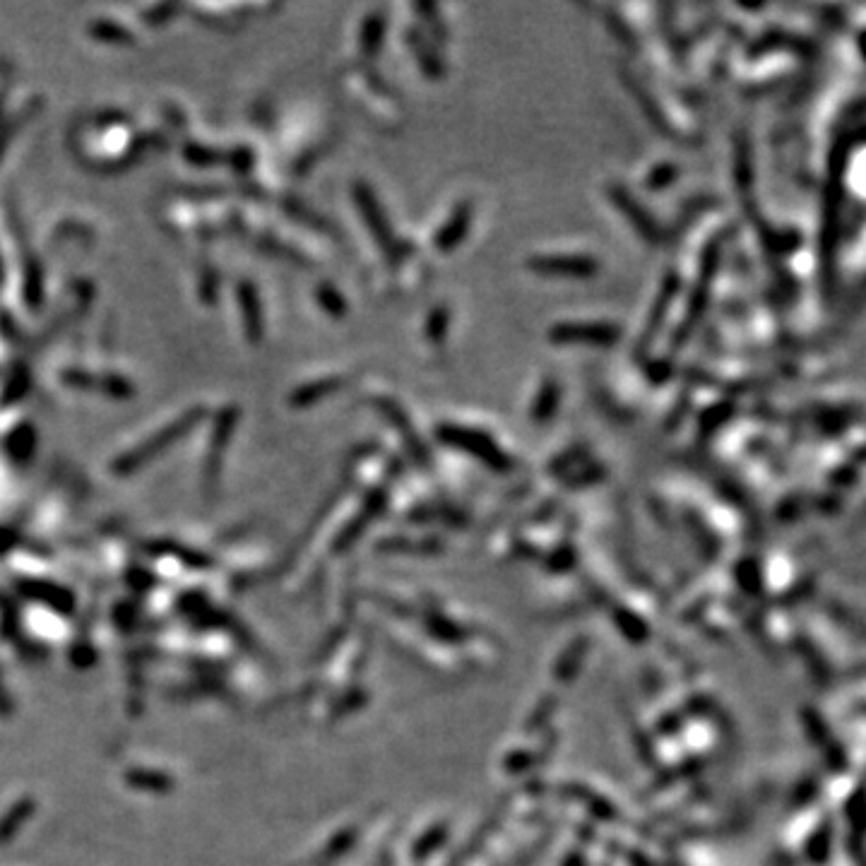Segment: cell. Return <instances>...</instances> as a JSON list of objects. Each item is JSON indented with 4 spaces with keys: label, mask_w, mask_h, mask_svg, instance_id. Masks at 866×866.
<instances>
[{
    "label": "cell",
    "mask_w": 866,
    "mask_h": 866,
    "mask_svg": "<svg viewBox=\"0 0 866 866\" xmlns=\"http://www.w3.org/2000/svg\"><path fill=\"white\" fill-rule=\"evenodd\" d=\"M438 438L448 445H455L460 451L474 452L479 458L489 460L491 464H503L508 462V458L503 455V451H499V445L493 441L489 433L479 429H467V426H452V423H445L438 429Z\"/></svg>",
    "instance_id": "obj_1"
},
{
    "label": "cell",
    "mask_w": 866,
    "mask_h": 866,
    "mask_svg": "<svg viewBox=\"0 0 866 866\" xmlns=\"http://www.w3.org/2000/svg\"><path fill=\"white\" fill-rule=\"evenodd\" d=\"M530 270L544 277L585 279L599 270V263L589 256H537L530 260Z\"/></svg>",
    "instance_id": "obj_2"
},
{
    "label": "cell",
    "mask_w": 866,
    "mask_h": 866,
    "mask_svg": "<svg viewBox=\"0 0 866 866\" xmlns=\"http://www.w3.org/2000/svg\"><path fill=\"white\" fill-rule=\"evenodd\" d=\"M551 340L561 345H576V342H588V345L607 346L621 337L618 326L611 323H561L551 327Z\"/></svg>",
    "instance_id": "obj_3"
},
{
    "label": "cell",
    "mask_w": 866,
    "mask_h": 866,
    "mask_svg": "<svg viewBox=\"0 0 866 866\" xmlns=\"http://www.w3.org/2000/svg\"><path fill=\"white\" fill-rule=\"evenodd\" d=\"M470 217L472 215H470V208H467V205H462V208L455 209V215L448 219V224H445L443 229L438 231V236H436L438 248L445 250V253L455 248V246L462 241L464 236H467V229H470Z\"/></svg>",
    "instance_id": "obj_4"
},
{
    "label": "cell",
    "mask_w": 866,
    "mask_h": 866,
    "mask_svg": "<svg viewBox=\"0 0 866 866\" xmlns=\"http://www.w3.org/2000/svg\"><path fill=\"white\" fill-rule=\"evenodd\" d=\"M611 198H614V202H618L621 208L628 209V212H624V215L628 217L633 224H636L645 238H650V241H652V238H657V227L652 224V219L645 215V209L640 208L637 202L633 205V200L628 198V195H626V190H621V188H614V190H611Z\"/></svg>",
    "instance_id": "obj_5"
},
{
    "label": "cell",
    "mask_w": 866,
    "mask_h": 866,
    "mask_svg": "<svg viewBox=\"0 0 866 866\" xmlns=\"http://www.w3.org/2000/svg\"><path fill=\"white\" fill-rule=\"evenodd\" d=\"M559 397H561V388L556 385V383H544V388L534 400V419H547V416L554 414L556 404H559Z\"/></svg>",
    "instance_id": "obj_6"
}]
</instances>
